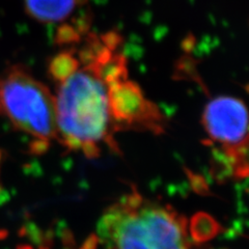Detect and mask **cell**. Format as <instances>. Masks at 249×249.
<instances>
[{
    "instance_id": "obj_5",
    "label": "cell",
    "mask_w": 249,
    "mask_h": 249,
    "mask_svg": "<svg viewBox=\"0 0 249 249\" xmlns=\"http://www.w3.org/2000/svg\"><path fill=\"white\" fill-rule=\"evenodd\" d=\"M110 105L115 128L122 131H142L159 134L165 130V120L159 108L147 99L139 85L127 75L111 84Z\"/></svg>"
},
{
    "instance_id": "obj_4",
    "label": "cell",
    "mask_w": 249,
    "mask_h": 249,
    "mask_svg": "<svg viewBox=\"0 0 249 249\" xmlns=\"http://www.w3.org/2000/svg\"><path fill=\"white\" fill-rule=\"evenodd\" d=\"M201 124L209 145L225 176L246 178L248 174V114L242 100L220 96L210 100Z\"/></svg>"
},
{
    "instance_id": "obj_6",
    "label": "cell",
    "mask_w": 249,
    "mask_h": 249,
    "mask_svg": "<svg viewBox=\"0 0 249 249\" xmlns=\"http://www.w3.org/2000/svg\"><path fill=\"white\" fill-rule=\"evenodd\" d=\"M25 11L31 18L44 24H58L59 27L74 26L89 30L87 20L75 19L88 0H24Z\"/></svg>"
},
{
    "instance_id": "obj_3",
    "label": "cell",
    "mask_w": 249,
    "mask_h": 249,
    "mask_svg": "<svg viewBox=\"0 0 249 249\" xmlns=\"http://www.w3.org/2000/svg\"><path fill=\"white\" fill-rule=\"evenodd\" d=\"M0 112L35 139V154L58 140L54 95L25 68L15 66L0 78Z\"/></svg>"
},
{
    "instance_id": "obj_7",
    "label": "cell",
    "mask_w": 249,
    "mask_h": 249,
    "mask_svg": "<svg viewBox=\"0 0 249 249\" xmlns=\"http://www.w3.org/2000/svg\"><path fill=\"white\" fill-rule=\"evenodd\" d=\"M220 227L214 218L207 214H197L190 222L191 238L196 242H206L216 237Z\"/></svg>"
},
{
    "instance_id": "obj_1",
    "label": "cell",
    "mask_w": 249,
    "mask_h": 249,
    "mask_svg": "<svg viewBox=\"0 0 249 249\" xmlns=\"http://www.w3.org/2000/svg\"><path fill=\"white\" fill-rule=\"evenodd\" d=\"M122 42L116 33L89 31L50 61L58 142L87 158H98L104 147L120 153L110 90L115 79L128 74Z\"/></svg>"
},
{
    "instance_id": "obj_2",
    "label": "cell",
    "mask_w": 249,
    "mask_h": 249,
    "mask_svg": "<svg viewBox=\"0 0 249 249\" xmlns=\"http://www.w3.org/2000/svg\"><path fill=\"white\" fill-rule=\"evenodd\" d=\"M98 236L109 249H191L185 218L137 190L106 210Z\"/></svg>"
}]
</instances>
